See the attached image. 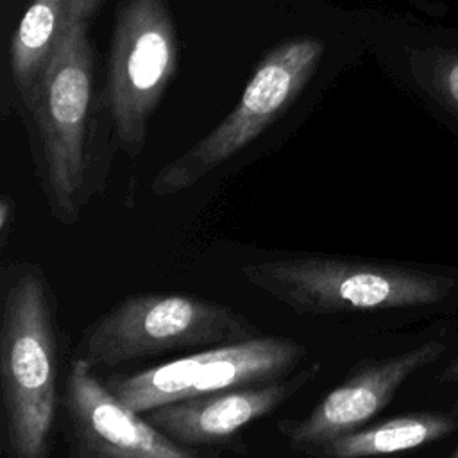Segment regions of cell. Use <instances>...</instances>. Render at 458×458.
<instances>
[{"label": "cell", "mask_w": 458, "mask_h": 458, "mask_svg": "<svg viewBox=\"0 0 458 458\" xmlns=\"http://www.w3.org/2000/svg\"><path fill=\"white\" fill-rule=\"evenodd\" d=\"M456 429V420L440 413H410L367 424L342 435L310 456L315 458H377L411 451L447 437Z\"/></svg>", "instance_id": "7c38bea8"}, {"label": "cell", "mask_w": 458, "mask_h": 458, "mask_svg": "<svg viewBox=\"0 0 458 458\" xmlns=\"http://www.w3.org/2000/svg\"><path fill=\"white\" fill-rule=\"evenodd\" d=\"M88 21L79 18L64 29L30 106L41 140L43 191L50 215L63 225H73L97 191L88 150L93 77Z\"/></svg>", "instance_id": "277c9868"}, {"label": "cell", "mask_w": 458, "mask_h": 458, "mask_svg": "<svg viewBox=\"0 0 458 458\" xmlns=\"http://www.w3.org/2000/svg\"><path fill=\"white\" fill-rule=\"evenodd\" d=\"M422 72L428 91L458 114V52L426 54Z\"/></svg>", "instance_id": "4fadbf2b"}, {"label": "cell", "mask_w": 458, "mask_h": 458, "mask_svg": "<svg viewBox=\"0 0 458 458\" xmlns=\"http://www.w3.org/2000/svg\"><path fill=\"white\" fill-rule=\"evenodd\" d=\"M175 61V29L165 0H125L113 29L106 91L118 145L131 157L145 147L148 118Z\"/></svg>", "instance_id": "52a82bcc"}, {"label": "cell", "mask_w": 458, "mask_h": 458, "mask_svg": "<svg viewBox=\"0 0 458 458\" xmlns=\"http://www.w3.org/2000/svg\"><path fill=\"white\" fill-rule=\"evenodd\" d=\"M322 370L324 365L317 360L283 379L163 404L143 415L170 438L184 445L229 449L240 438L242 429L276 411L311 385Z\"/></svg>", "instance_id": "30bf717a"}, {"label": "cell", "mask_w": 458, "mask_h": 458, "mask_svg": "<svg viewBox=\"0 0 458 458\" xmlns=\"http://www.w3.org/2000/svg\"><path fill=\"white\" fill-rule=\"evenodd\" d=\"M324 50L322 39L302 36L268 52L233 111L202 140L166 163L152 179L150 191L166 197L188 190L249 147L304 89Z\"/></svg>", "instance_id": "5b68a950"}, {"label": "cell", "mask_w": 458, "mask_h": 458, "mask_svg": "<svg viewBox=\"0 0 458 458\" xmlns=\"http://www.w3.org/2000/svg\"><path fill=\"white\" fill-rule=\"evenodd\" d=\"M256 335L259 326L227 304L182 292H145L123 297L97 317L73 356L95 370L114 369Z\"/></svg>", "instance_id": "3957f363"}, {"label": "cell", "mask_w": 458, "mask_h": 458, "mask_svg": "<svg viewBox=\"0 0 458 458\" xmlns=\"http://www.w3.org/2000/svg\"><path fill=\"white\" fill-rule=\"evenodd\" d=\"M104 0H32L11 39V75L23 100L32 106L45 64L64 29L79 18H91Z\"/></svg>", "instance_id": "8fae6325"}, {"label": "cell", "mask_w": 458, "mask_h": 458, "mask_svg": "<svg viewBox=\"0 0 458 458\" xmlns=\"http://www.w3.org/2000/svg\"><path fill=\"white\" fill-rule=\"evenodd\" d=\"M61 327L43 268H0V445L5 458H48L61 406Z\"/></svg>", "instance_id": "6da1fadb"}, {"label": "cell", "mask_w": 458, "mask_h": 458, "mask_svg": "<svg viewBox=\"0 0 458 458\" xmlns=\"http://www.w3.org/2000/svg\"><path fill=\"white\" fill-rule=\"evenodd\" d=\"M449 458H458V449H456V451H454V453H453Z\"/></svg>", "instance_id": "2e32d148"}, {"label": "cell", "mask_w": 458, "mask_h": 458, "mask_svg": "<svg viewBox=\"0 0 458 458\" xmlns=\"http://www.w3.org/2000/svg\"><path fill=\"white\" fill-rule=\"evenodd\" d=\"M444 351L442 342H426L395 356L361 363L304 417L281 419L276 429L295 451L311 454L320 445L367 426L408 377L437 361Z\"/></svg>", "instance_id": "9c48e42d"}, {"label": "cell", "mask_w": 458, "mask_h": 458, "mask_svg": "<svg viewBox=\"0 0 458 458\" xmlns=\"http://www.w3.org/2000/svg\"><path fill=\"white\" fill-rule=\"evenodd\" d=\"M444 379L447 381H458V360H454L444 372Z\"/></svg>", "instance_id": "9a60e30c"}, {"label": "cell", "mask_w": 458, "mask_h": 458, "mask_svg": "<svg viewBox=\"0 0 458 458\" xmlns=\"http://www.w3.org/2000/svg\"><path fill=\"white\" fill-rule=\"evenodd\" d=\"M240 272L250 286L306 317L429 306L454 288L447 276L327 254L258 259Z\"/></svg>", "instance_id": "7a4b0ae2"}, {"label": "cell", "mask_w": 458, "mask_h": 458, "mask_svg": "<svg viewBox=\"0 0 458 458\" xmlns=\"http://www.w3.org/2000/svg\"><path fill=\"white\" fill-rule=\"evenodd\" d=\"M68 458H218L213 449L184 445L123 401L97 370L72 358L61 395Z\"/></svg>", "instance_id": "ba28073f"}, {"label": "cell", "mask_w": 458, "mask_h": 458, "mask_svg": "<svg viewBox=\"0 0 458 458\" xmlns=\"http://www.w3.org/2000/svg\"><path fill=\"white\" fill-rule=\"evenodd\" d=\"M308 354V347L293 338L256 335L204 347L131 374H109L104 381L129 408L145 413L227 388L283 379L299 370Z\"/></svg>", "instance_id": "8992f818"}, {"label": "cell", "mask_w": 458, "mask_h": 458, "mask_svg": "<svg viewBox=\"0 0 458 458\" xmlns=\"http://www.w3.org/2000/svg\"><path fill=\"white\" fill-rule=\"evenodd\" d=\"M13 218H14V202L11 200V197L4 195L0 199V245L2 247L9 238V227Z\"/></svg>", "instance_id": "5bb4252c"}]
</instances>
